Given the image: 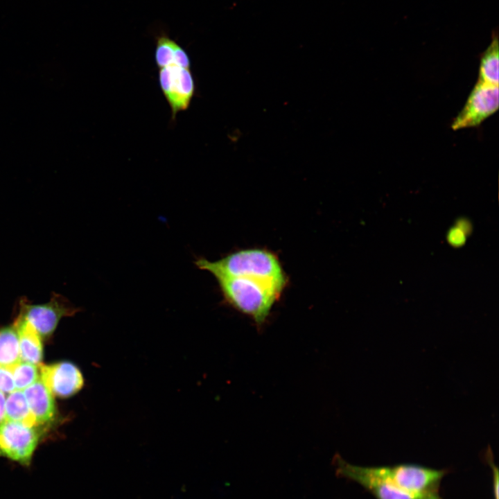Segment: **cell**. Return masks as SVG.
Instances as JSON below:
<instances>
[{"mask_svg": "<svg viewBox=\"0 0 499 499\" xmlns=\"http://www.w3.org/2000/svg\"><path fill=\"white\" fill-rule=\"evenodd\" d=\"M195 265L218 277L249 278L271 284L283 292L288 280L277 254L263 248H248L232 252L210 261L198 258Z\"/></svg>", "mask_w": 499, "mask_h": 499, "instance_id": "cell-1", "label": "cell"}, {"mask_svg": "<svg viewBox=\"0 0 499 499\" xmlns=\"http://www.w3.org/2000/svg\"><path fill=\"white\" fill-rule=\"evenodd\" d=\"M227 304L252 317L259 326L263 324L282 291L261 281L243 277L216 278Z\"/></svg>", "mask_w": 499, "mask_h": 499, "instance_id": "cell-2", "label": "cell"}, {"mask_svg": "<svg viewBox=\"0 0 499 499\" xmlns=\"http://www.w3.org/2000/svg\"><path fill=\"white\" fill-rule=\"evenodd\" d=\"M376 469L396 487L406 493L430 499H444L440 495V485L449 473L448 469L406 463Z\"/></svg>", "mask_w": 499, "mask_h": 499, "instance_id": "cell-3", "label": "cell"}, {"mask_svg": "<svg viewBox=\"0 0 499 499\" xmlns=\"http://www.w3.org/2000/svg\"><path fill=\"white\" fill-rule=\"evenodd\" d=\"M40 439L38 428L6 420L0 426V457L29 466Z\"/></svg>", "mask_w": 499, "mask_h": 499, "instance_id": "cell-4", "label": "cell"}, {"mask_svg": "<svg viewBox=\"0 0 499 499\" xmlns=\"http://www.w3.org/2000/svg\"><path fill=\"white\" fill-rule=\"evenodd\" d=\"M335 473L360 484L376 499H430L414 496L396 487L386 478L380 474L376 467H362L352 465L339 455L333 457Z\"/></svg>", "mask_w": 499, "mask_h": 499, "instance_id": "cell-5", "label": "cell"}, {"mask_svg": "<svg viewBox=\"0 0 499 499\" xmlns=\"http://www.w3.org/2000/svg\"><path fill=\"white\" fill-rule=\"evenodd\" d=\"M158 81L175 120L179 112L189 107L195 96L193 75L190 69L172 64L159 69Z\"/></svg>", "mask_w": 499, "mask_h": 499, "instance_id": "cell-6", "label": "cell"}, {"mask_svg": "<svg viewBox=\"0 0 499 499\" xmlns=\"http://www.w3.org/2000/svg\"><path fill=\"white\" fill-rule=\"evenodd\" d=\"M498 106V86L477 81L450 127L453 130L477 127L493 114Z\"/></svg>", "mask_w": 499, "mask_h": 499, "instance_id": "cell-7", "label": "cell"}, {"mask_svg": "<svg viewBox=\"0 0 499 499\" xmlns=\"http://www.w3.org/2000/svg\"><path fill=\"white\" fill-rule=\"evenodd\" d=\"M77 311L62 296L54 293L50 301L43 304H29L22 300L19 316L30 323L41 337H46L54 331L62 317Z\"/></svg>", "mask_w": 499, "mask_h": 499, "instance_id": "cell-8", "label": "cell"}, {"mask_svg": "<svg viewBox=\"0 0 499 499\" xmlns=\"http://www.w3.org/2000/svg\"><path fill=\"white\" fill-rule=\"evenodd\" d=\"M40 378L53 395L62 398L74 395L84 385L80 370L69 362L41 366Z\"/></svg>", "mask_w": 499, "mask_h": 499, "instance_id": "cell-9", "label": "cell"}, {"mask_svg": "<svg viewBox=\"0 0 499 499\" xmlns=\"http://www.w3.org/2000/svg\"><path fill=\"white\" fill-rule=\"evenodd\" d=\"M23 392L37 426L49 423L54 419L53 396L40 378Z\"/></svg>", "mask_w": 499, "mask_h": 499, "instance_id": "cell-10", "label": "cell"}, {"mask_svg": "<svg viewBox=\"0 0 499 499\" xmlns=\"http://www.w3.org/2000/svg\"><path fill=\"white\" fill-rule=\"evenodd\" d=\"M15 326L19 337L21 360L35 365L39 364L43 357L40 335L30 323L19 316Z\"/></svg>", "mask_w": 499, "mask_h": 499, "instance_id": "cell-11", "label": "cell"}, {"mask_svg": "<svg viewBox=\"0 0 499 499\" xmlns=\"http://www.w3.org/2000/svg\"><path fill=\"white\" fill-rule=\"evenodd\" d=\"M155 60L159 69L172 64L190 69L191 64L186 51L166 35L157 38Z\"/></svg>", "mask_w": 499, "mask_h": 499, "instance_id": "cell-12", "label": "cell"}, {"mask_svg": "<svg viewBox=\"0 0 499 499\" xmlns=\"http://www.w3.org/2000/svg\"><path fill=\"white\" fill-rule=\"evenodd\" d=\"M499 48L497 30L491 33V40L480 57L478 82L498 86Z\"/></svg>", "mask_w": 499, "mask_h": 499, "instance_id": "cell-13", "label": "cell"}, {"mask_svg": "<svg viewBox=\"0 0 499 499\" xmlns=\"http://www.w3.org/2000/svg\"><path fill=\"white\" fill-rule=\"evenodd\" d=\"M19 337L15 325L0 329V367L12 369L21 361Z\"/></svg>", "mask_w": 499, "mask_h": 499, "instance_id": "cell-14", "label": "cell"}, {"mask_svg": "<svg viewBox=\"0 0 499 499\" xmlns=\"http://www.w3.org/2000/svg\"><path fill=\"white\" fill-rule=\"evenodd\" d=\"M6 420L39 428L21 390L16 389L8 396L6 399Z\"/></svg>", "mask_w": 499, "mask_h": 499, "instance_id": "cell-15", "label": "cell"}, {"mask_svg": "<svg viewBox=\"0 0 499 499\" xmlns=\"http://www.w3.org/2000/svg\"><path fill=\"white\" fill-rule=\"evenodd\" d=\"M17 390H24L40 378L37 365L21 360L12 369Z\"/></svg>", "mask_w": 499, "mask_h": 499, "instance_id": "cell-16", "label": "cell"}, {"mask_svg": "<svg viewBox=\"0 0 499 499\" xmlns=\"http://www.w3.org/2000/svg\"><path fill=\"white\" fill-rule=\"evenodd\" d=\"M16 390L11 369L0 367V391L10 394Z\"/></svg>", "mask_w": 499, "mask_h": 499, "instance_id": "cell-17", "label": "cell"}, {"mask_svg": "<svg viewBox=\"0 0 499 499\" xmlns=\"http://www.w3.org/2000/svg\"><path fill=\"white\" fill-rule=\"evenodd\" d=\"M485 460L490 466L492 473V489L493 499H499L498 494V469L493 461V456L491 448L488 449L485 453Z\"/></svg>", "mask_w": 499, "mask_h": 499, "instance_id": "cell-18", "label": "cell"}, {"mask_svg": "<svg viewBox=\"0 0 499 499\" xmlns=\"http://www.w3.org/2000/svg\"><path fill=\"white\" fill-rule=\"evenodd\" d=\"M464 235L459 229H454L450 231V236H448L450 241L455 245L462 243L464 240Z\"/></svg>", "mask_w": 499, "mask_h": 499, "instance_id": "cell-19", "label": "cell"}, {"mask_svg": "<svg viewBox=\"0 0 499 499\" xmlns=\"http://www.w3.org/2000/svg\"><path fill=\"white\" fill-rule=\"evenodd\" d=\"M6 421V398L4 393L0 391V426Z\"/></svg>", "mask_w": 499, "mask_h": 499, "instance_id": "cell-20", "label": "cell"}]
</instances>
